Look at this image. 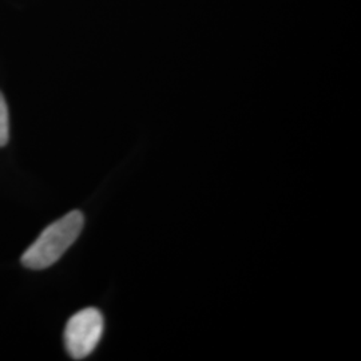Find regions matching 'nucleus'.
I'll return each mask as SVG.
<instances>
[{"label": "nucleus", "mask_w": 361, "mask_h": 361, "mask_svg": "<svg viewBox=\"0 0 361 361\" xmlns=\"http://www.w3.org/2000/svg\"><path fill=\"white\" fill-rule=\"evenodd\" d=\"M83 225L85 217L79 210H73L62 219L55 221L27 249L22 256V264L34 271L50 268L77 241Z\"/></svg>", "instance_id": "nucleus-1"}, {"label": "nucleus", "mask_w": 361, "mask_h": 361, "mask_svg": "<svg viewBox=\"0 0 361 361\" xmlns=\"http://www.w3.org/2000/svg\"><path fill=\"white\" fill-rule=\"evenodd\" d=\"M104 322L102 313L95 308L77 312L66 325L65 344L68 355L82 360L97 348L104 335Z\"/></svg>", "instance_id": "nucleus-2"}, {"label": "nucleus", "mask_w": 361, "mask_h": 361, "mask_svg": "<svg viewBox=\"0 0 361 361\" xmlns=\"http://www.w3.org/2000/svg\"><path fill=\"white\" fill-rule=\"evenodd\" d=\"M10 140V118L8 107L3 94L0 92V147L7 145Z\"/></svg>", "instance_id": "nucleus-3"}]
</instances>
